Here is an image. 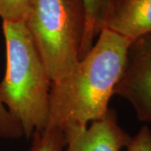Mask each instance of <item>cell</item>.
Masks as SVG:
<instances>
[{
    "label": "cell",
    "instance_id": "5b68a950",
    "mask_svg": "<svg viewBox=\"0 0 151 151\" xmlns=\"http://www.w3.org/2000/svg\"><path fill=\"white\" fill-rule=\"evenodd\" d=\"M64 134V151H121L132 139L119 125L117 113L111 108L89 127L70 130Z\"/></svg>",
    "mask_w": 151,
    "mask_h": 151
},
{
    "label": "cell",
    "instance_id": "30bf717a",
    "mask_svg": "<svg viewBox=\"0 0 151 151\" xmlns=\"http://www.w3.org/2000/svg\"><path fill=\"white\" fill-rule=\"evenodd\" d=\"M24 136L20 126L11 117L6 108L0 102V137L19 139Z\"/></svg>",
    "mask_w": 151,
    "mask_h": 151
},
{
    "label": "cell",
    "instance_id": "52a82bcc",
    "mask_svg": "<svg viewBox=\"0 0 151 151\" xmlns=\"http://www.w3.org/2000/svg\"><path fill=\"white\" fill-rule=\"evenodd\" d=\"M113 0H81L85 13V28L81 44V60L93 45L95 38L102 31Z\"/></svg>",
    "mask_w": 151,
    "mask_h": 151
},
{
    "label": "cell",
    "instance_id": "8992f818",
    "mask_svg": "<svg viewBox=\"0 0 151 151\" xmlns=\"http://www.w3.org/2000/svg\"><path fill=\"white\" fill-rule=\"evenodd\" d=\"M103 29L131 41L151 34V0H113Z\"/></svg>",
    "mask_w": 151,
    "mask_h": 151
},
{
    "label": "cell",
    "instance_id": "9c48e42d",
    "mask_svg": "<svg viewBox=\"0 0 151 151\" xmlns=\"http://www.w3.org/2000/svg\"><path fill=\"white\" fill-rule=\"evenodd\" d=\"M33 0H0V17L3 21H24Z\"/></svg>",
    "mask_w": 151,
    "mask_h": 151
},
{
    "label": "cell",
    "instance_id": "277c9868",
    "mask_svg": "<svg viewBox=\"0 0 151 151\" xmlns=\"http://www.w3.org/2000/svg\"><path fill=\"white\" fill-rule=\"evenodd\" d=\"M114 95L132 105L139 121L151 123V34L131 42Z\"/></svg>",
    "mask_w": 151,
    "mask_h": 151
},
{
    "label": "cell",
    "instance_id": "3957f363",
    "mask_svg": "<svg viewBox=\"0 0 151 151\" xmlns=\"http://www.w3.org/2000/svg\"><path fill=\"white\" fill-rule=\"evenodd\" d=\"M51 82L80 61L85 13L81 0H33L25 20Z\"/></svg>",
    "mask_w": 151,
    "mask_h": 151
},
{
    "label": "cell",
    "instance_id": "8fae6325",
    "mask_svg": "<svg viewBox=\"0 0 151 151\" xmlns=\"http://www.w3.org/2000/svg\"><path fill=\"white\" fill-rule=\"evenodd\" d=\"M127 151H151V130L144 125L137 134L132 137Z\"/></svg>",
    "mask_w": 151,
    "mask_h": 151
},
{
    "label": "cell",
    "instance_id": "6da1fadb",
    "mask_svg": "<svg viewBox=\"0 0 151 151\" xmlns=\"http://www.w3.org/2000/svg\"><path fill=\"white\" fill-rule=\"evenodd\" d=\"M131 40L103 29L70 74L51 82L49 123L64 134L102 119L124 71Z\"/></svg>",
    "mask_w": 151,
    "mask_h": 151
},
{
    "label": "cell",
    "instance_id": "7a4b0ae2",
    "mask_svg": "<svg viewBox=\"0 0 151 151\" xmlns=\"http://www.w3.org/2000/svg\"><path fill=\"white\" fill-rule=\"evenodd\" d=\"M6 70L0 102L27 139L49 123L51 80L24 21H3Z\"/></svg>",
    "mask_w": 151,
    "mask_h": 151
},
{
    "label": "cell",
    "instance_id": "ba28073f",
    "mask_svg": "<svg viewBox=\"0 0 151 151\" xmlns=\"http://www.w3.org/2000/svg\"><path fill=\"white\" fill-rule=\"evenodd\" d=\"M29 151H64L65 139L64 132L57 127L47 126L32 135Z\"/></svg>",
    "mask_w": 151,
    "mask_h": 151
}]
</instances>
